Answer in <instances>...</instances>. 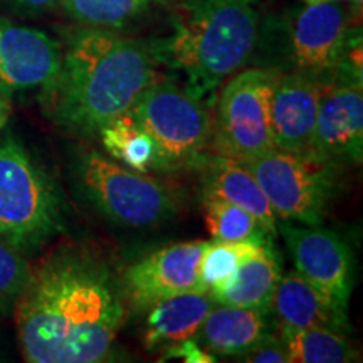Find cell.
Instances as JSON below:
<instances>
[{
  "instance_id": "cell-1",
  "label": "cell",
  "mask_w": 363,
  "mask_h": 363,
  "mask_svg": "<svg viewBox=\"0 0 363 363\" xmlns=\"http://www.w3.org/2000/svg\"><path fill=\"white\" fill-rule=\"evenodd\" d=\"M121 279L88 249L62 244L30 266L13 306L17 338L29 363L110 360L126 318Z\"/></svg>"
},
{
  "instance_id": "cell-2",
  "label": "cell",
  "mask_w": 363,
  "mask_h": 363,
  "mask_svg": "<svg viewBox=\"0 0 363 363\" xmlns=\"http://www.w3.org/2000/svg\"><path fill=\"white\" fill-rule=\"evenodd\" d=\"M155 81L152 49L103 27L83 26L65 35L61 66L39 99L59 128L89 136L126 115Z\"/></svg>"
},
{
  "instance_id": "cell-3",
  "label": "cell",
  "mask_w": 363,
  "mask_h": 363,
  "mask_svg": "<svg viewBox=\"0 0 363 363\" xmlns=\"http://www.w3.org/2000/svg\"><path fill=\"white\" fill-rule=\"evenodd\" d=\"M257 39L252 0H185L160 57L184 72L187 91L211 106L249 61Z\"/></svg>"
},
{
  "instance_id": "cell-4",
  "label": "cell",
  "mask_w": 363,
  "mask_h": 363,
  "mask_svg": "<svg viewBox=\"0 0 363 363\" xmlns=\"http://www.w3.org/2000/svg\"><path fill=\"white\" fill-rule=\"evenodd\" d=\"M65 206L49 177L24 145L0 138V238L29 254L61 233Z\"/></svg>"
},
{
  "instance_id": "cell-5",
  "label": "cell",
  "mask_w": 363,
  "mask_h": 363,
  "mask_svg": "<svg viewBox=\"0 0 363 363\" xmlns=\"http://www.w3.org/2000/svg\"><path fill=\"white\" fill-rule=\"evenodd\" d=\"M128 116L155 143V172L201 169L211 157L212 115L207 103L172 81L158 79L148 86Z\"/></svg>"
},
{
  "instance_id": "cell-6",
  "label": "cell",
  "mask_w": 363,
  "mask_h": 363,
  "mask_svg": "<svg viewBox=\"0 0 363 363\" xmlns=\"http://www.w3.org/2000/svg\"><path fill=\"white\" fill-rule=\"evenodd\" d=\"M74 175L81 195L115 224L152 227L179 212V199L170 187L96 150L81 153Z\"/></svg>"
},
{
  "instance_id": "cell-7",
  "label": "cell",
  "mask_w": 363,
  "mask_h": 363,
  "mask_svg": "<svg viewBox=\"0 0 363 363\" xmlns=\"http://www.w3.org/2000/svg\"><path fill=\"white\" fill-rule=\"evenodd\" d=\"M279 72L238 71L224 83L212 116V155L247 162L274 150L271 96Z\"/></svg>"
},
{
  "instance_id": "cell-8",
  "label": "cell",
  "mask_w": 363,
  "mask_h": 363,
  "mask_svg": "<svg viewBox=\"0 0 363 363\" xmlns=\"http://www.w3.org/2000/svg\"><path fill=\"white\" fill-rule=\"evenodd\" d=\"M240 163L259 184L276 219L321 225L335 194L338 165L276 148Z\"/></svg>"
},
{
  "instance_id": "cell-9",
  "label": "cell",
  "mask_w": 363,
  "mask_h": 363,
  "mask_svg": "<svg viewBox=\"0 0 363 363\" xmlns=\"http://www.w3.org/2000/svg\"><path fill=\"white\" fill-rule=\"evenodd\" d=\"M278 229L298 274L348 308L355 286V259L348 244L337 233L321 225L281 220Z\"/></svg>"
},
{
  "instance_id": "cell-10",
  "label": "cell",
  "mask_w": 363,
  "mask_h": 363,
  "mask_svg": "<svg viewBox=\"0 0 363 363\" xmlns=\"http://www.w3.org/2000/svg\"><path fill=\"white\" fill-rule=\"evenodd\" d=\"M211 240L175 242L148 254L125 271L123 291L126 301L138 310L175 294L201 291L199 264Z\"/></svg>"
},
{
  "instance_id": "cell-11",
  "label": "cell",
  "mask_w": 363,
  "mask_h": 363,
  "mask_svg": "<svg viewBox=\"0 0 363 363\" xmlns=\"http://www.w3.org/2000/svg\"><path fill=\"white\" fill-rule=\"evenodd\" d=\"M363 155L362 81L330 86L318 110L310 155L333 165H360Z\"/></svg>"
},
{
  "instance_id": "cell-12",
  "label": "cell",
  "mask_w": 363,
  "mask_h": 363,
  "mask_svg": "<svg viewBox=\"0 0 363 363\" xmlns=\"http://www.w3.org/2000/svg\"><path fill=\"white\" fill-rule=\"evenodd\" d=\"M61 66V43L43 30L0 19V91L43 89Z\"/></svg>"
},
{
  "instance_id": "cell-13",
  "label": "cell",
  "mask_w": 363,
  "mask_h": 363,
  "mask_svg": "<svg viewBox=\"0 0 363 363\" xmlns=\"http://www.w3.org/2000/svg\"><path fill=\"white\" fill-rule=\"evenodd\" d=\"M347 12L338 2L306 4L289 24V52L299 72L335 69L347 48Z\"/></svg>"
},
{
  "instance_id": "cell-14",
  "label": "cell",
  "mask_w": 363,
  "mask_h": 363,
  "mask_svg": "<svg viewBox=\"0 0 363 363\" xmlns=\"http://www.w3.org/2000/svg\"><path fill=\"white\" fill-rule=\"evenodd\" d=\"M328 86L318 76L279 74L271 96L274 148L293 155H310L318 110Z\"/></svg>"
},
{
  "instance_id": "cell-15",
  "label": "cell",
  "mask_w": 363,
  "mask_h": 363,
  "mask_svg": "<svg viewBox=\"0 0 363 363\" xmlns=\"http://www.w3.org/2000/svg\"><path fill=\"white\" fill-rule=\"evenodd\" d=\"M271 310L278 316L281 328L350 331L347 308L320 291L296 271L281 274L272 294Z\"/></svg>"
},
{
  "instance_id": "cell-16",
  "label": "cell",
  "mask_w": 363,
  "mask_h": 363,
  "mask_svg": "<svg viewBox=\"0 0 363 363\" xmlns=\"http://www.w3.org/2000/svg\"><path fill=\"white\" fill-rule=\"evenodd\" d=\"M266 316L264 310L216 303L194 338L212 355L244 357L271 337Z\"/></svg>"
},
{
  "instance_id": "cell-17",
  "label": "cell",
  "mask_w": 363,
  "mask_h": 363,
  "mask_svg": "<svg viewBox=\"0 0 363 363\" xmlns=\"http://www.w3.org/2000/svg\"><path fill=\"white\" fill-rule=\"evenodd\" d=\"M203 197L220 199L234 203L256 217L259 225L274 238L278 233V219L267 202L264 192L244 163L230 158L211 155L201 167Z\"/></svg>"
},
{
  "instance_id": "cell-18",
  "label": "cell",
  "mask_w": 363,
  "mask_h": 363,
  "mask_svg": "<svg viewBox=\"0 0 363 363\" xmlns=\"http://www.w3.org/2000/svg\"><path fill=\"white\" fill-rule=\"evenodd\" d=\"M216 301L208 293L175 294L148 308L145 325V347L155 350L195 337Z\"/></svg>"
},
{
  "instance_id": "cell-19",
  "label": "cell",
  "mask_w": 363,
  "mask_h": 363,
  "mask_svg": "<svg viewBox=\"0 0 363 363\" xmlns=\"http://www.w3.org/2000/svg\"><path fill=\"white\" fill-rule=\"evenodd\" d=\"M281 278V264L271 246L256 256L247 257L211 296L217 305L271 310L272 294Z\"/></svg>"
},
{
  "instance_id": "cell-20",
  "label": "cell",
  "mask_w": 363,
  "mask_h": 363,
  "mask_svg": "<svg viewBox=\"0 0 363 363\" xmlns=\"http://www.w3.org/2000/svg\"><path fill=\"white\" fill-rule=\"evenodd\" d=\"M289 363H348L358 352L343 333L326 328H281Z\"/></svg>"
},
{
  "instance_id": "cell-21",
  "label": "cell",
  "mask_w": 363,
  "mask_h": 363,
  "mask_svg": "<svg viewBox=\"0 0 363 363\" xmlns=\"http://www.w3.org/2000/svg\"><path fill=\"white\" fill-rule=\"evenodd\" d=\"M98 135L101 136L103 148L108 155L123 163L126 169L142 174L155 169V143L131 121L128 113L104 126Z\"/></svg>"
},
{
  "instance_id": "cell-22",
  "label": "cell",
  "mask_w": 363,
  "mask_h": 363,
  "mask_svg": "<svg viewBox=\"0 0 363 363\" xmlns=\"http://www.w3.org/2000/svg\"><path fill=\"white\" fill-rule=\"evenodd\" d=\"M271 246V240H242V242H222L211 240L202 252L199 264V288L203 293H211L220 286L238 269L242 261L256 256Z\"/></svg>"
},
{
  "instance_id": "cell-23",
  "label": "cell",
  "mask_w": 363,
  "mask_h": 363,
  "mask_svg": "<svg viewBox=\"0 0 363 363\" xmlns=\"http://www.w3.org/2000/svg\"><path fill=\"white\" fill-rule=\"evenodd\" d=\"M207 229L212 240L222 242H242V240H259L266 242L272 235L267 234L256 220V217L234 203L220 199L203 197Z\"/></svg>"
},
{
  "instance_id": "cell-24",
  "label": "cell",
  "mask_w": 363,
  "mask_h": 363,
  "mask_svg": "<svg viewBox=\"0 0 363 363\" xmlns=\"http://www.w3.org/2000/svg\"><path fill=\"white\" fill-rule=\"evenodd\" d=\"M163 0H62L67 16L81 26L113 27L125 26Z\"/></svg>"
},
{
  "instance_id": "cell-25",
  "label": "cell",
  "mask_w": 363,
  "mask_h": 363,
  "mask_svg": "<svg viewBox=\"0 0 363 363\" xmlns=\"http://www.w3.org/2000/svg\"><path fill=\"white\" fill-rule=\"evenodd\" d=\"M26 254L0 238V315L12 316L13 306L30 276Z\"/></svg>"
},
{
  "instance_id": "cell-26",
  "label": "cell",
  "mask_w": 363,
  "mask_h": 363,
  "mask_svg": "<svg viewBox=\"0 0 363 363\" xmlns=\"http://www.w3.org/2000/svg\"><path fill=\"white\" fill-rule=\"evenodd\" d=\"M172 358H182L187 363H211L216 362V358L212 357L211 352H206L201 345L197 343V340L194 337L184 340V342L170 345L167 347L165 353H163L162 362L172 360Z\"/></svg>"
},
{
  "instance_id": "cell-27",
  "label": "cell",
  "mask_w": 363,
  "mask_h": 363,
  "mask_svg": "<svg viewBox=\"0 0 363 363\" xmlns=\"http://www.w3.org/2000/svg\"><path fill=\"white\" fill-rule=\"evenodd\" d=\"M244 357V362L251 363H289L283 342L272 335Z\"/></svg>"
},
{
  "instance_id": "cell-28",
  "label": "cell",
  "mask_w": 363,
  "mask_h": 363,
  "mask_svg": "<svg viewBox=\"0 0 363 363\" xmlns=\"http://www.w3.org/2000/svg\"><path fill=\"white\" fill-rule=\"evenodd\" d=\"M4 2L11 4L12 7L19 9V11L40 12V11H49V9L59 6L62 0H4Z\"/></svg>"
},
{
  "instance_id": "cell-29",
  "label": "cell",
  "mask_w": 363,
  "mask_h": 363,
  "mask_svg": "<svg viewBox=\"0 0 363 363\" xmlns=\"http://www.w3.org/2000/svg\"><path fill=\"white\" fill-rule=\"evenodd\" d=\"M12 115V96L11 94L0 91V136H2V131L6 130V126L11 120Z\"/></svg>"
},
{
  "instance_id": "cell-30",
  "label": "cell",
  "mask_w": 363,
  "mask_h": 363,
  "mask_svg": "<svg viewBox=\"0 0 363 363\" xmlns=\"http://www.w3.org/2000/svg\"><path fill=\"white\" fill-rule=\"evenodd\" d=\"M306 4H321V2H338V0H305Z\"/></svg>"
},
{
  "instance_id": "cell-31",
  "label": "cell",
  "mask_w": 363,
  "mask_h": 363,
  "mask_svg": "<svg viewBox=\"0 0 363 363\" xmlns=\"http://www.w3.org/2000/svg\"><path fill=\"white\" fill-rule=\"evenodd\" d=\"M350 2H352V4H355V6H362L363 0H350Z\"/></svg>"
}]
</instances>
